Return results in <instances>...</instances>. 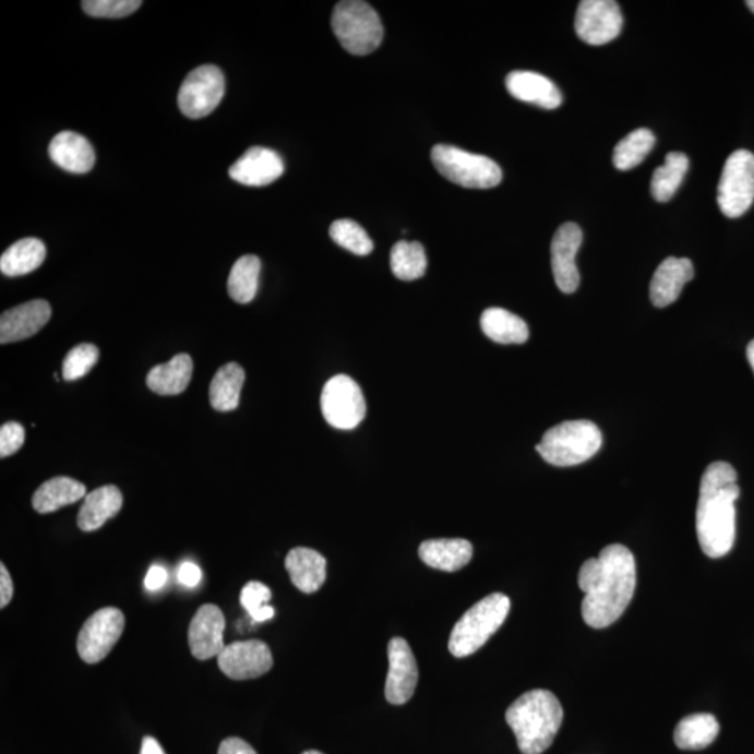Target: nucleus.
Masks as SVG:
<instances>
[{
	"mask_svg": "<svg viewBox=\"0 0 754 754\" xmlns=\"http://www.w3.org/2000/svg\"><path fill=\"white\" fill-rule=\"evenodd\" d=\"M637 586L636 561L621 543H612L588 559L578 572L584 591L582 613L593 629L611 626L626 611Z\"/></svg>",
	"mask_w": 754,
	"mask_h": 754,
	"instance_id": "obj_1",
	"label": "nucleus"
},
{
	"mask_svg": "<svg viewBox=\"0 0 754 754\" xmlns=\"http://www.w3.org/2000/svg\"><path fill=\"white\" fill-rule=\"evenodd\" d=\"M739 494L738 474L731 464L717 462L707 467L698 494L696 531L708 558L728 555L735 543Z\"/></svg>",
	"mask_w": 754,
	"mask_h": 754,
	"instance_id": "obj_2",
	"label": "nucleus"
},
{
	"mask_svg": "<svg viewBox=\"0 0 754 754\" xmlns=\"http://www.w3.org/2000/svg\"><path fill=\"white\" fill-rule=\"evenodd\" d=\"M506 721L523 754H541L555 741L563 708L555 694L536 689L524 693L507 708Z\"/></svg>",
	"mask_w": 754,
	"mask_h": 754,
	"instance_id": "obj_3",
	"label": "nucleus"
},
{
	"mask_svg": "<svg viewBox=\"0 0 754 754\" xmlns=\"http://www.w3.org/2000/svg\"><path fill=\"white\" fill-rule=\"evenodd\" d=\"M511 606V599L501 593L481 599L454 624L448 650L456 658L477 653L502 627Z\"/></svg>",
	"mask_w": 754,
	"mask_h": 754,
	"instance_id": "obj_4",
	"label": "nucleus"
},
{
	"mask_svg": "<svg viewBox=\"0 0 754 754\" xmlns=\"http://www.w3.org/2000/svg\"><path fill=\"white\" fill-rule=\"evenodd\" d=\"M601 446L602 433L596 423L581 419L549 429L536 448L552 466L573 467L596 456Z\"/></svg>",
	"mask_w": 754,
	"mask_h": 754,
	"instance_id": "obj_5",
	"label": "nucleus"
},
{
	"mask_svg": "<svg viewBox=\"0 0 754 754\" xmlns=\"http://www.w3.org/2000/svg\"><path fill=\"white\" fill-rule=\"evenodd\" d=\"M332 27L344 49L357 57L376 51L383 41L381 17L371 4L361 0L338 2L334 8Z\"/></svg>",
	"mask_w": 754,
	"mask_h": 754,
	"instance_id": "obj_6",
	"label": "nucleus"
},
{
	"mask_svg": "<svg viewBox=\"0 0 754 754\" xmlns=\"http://www.w3.org/2000/svg\"><path fill=\"white\" fill-rule=\"evenodd\" d=\"M434 168L448 181L468 189H491L502 182L501 167L493 159L438 144L431 153Z\"/></svg>",
	"mask_w": 754,
	"mask_h": 754,
	"instance_id": "obj_7",
	"label": "nucleus"
},
{
	"mask_svg": "<svg viewBox=\"0 0 754 754\" xmlns=\"http://www.w3.org/2000/svg\"><path fill=\"white\" fill-rule=\"evenodd\" d=\"M718 206L723 216H743L754 202V154L738 149L723 165L721 181L718 184Z\"/></svg>",
	"mask_w": 754,
	"mask_h": 754,
	"instance_id": "obj_8",
	"label": "nucleus"
},
{
	"mask_svg": "<svg viewBox=\"0 0 754 754\" xmlns=\"http://www.w3.org/2000/svg\"><path fill=\"white\" fill-rule=\"evenodd\" d=\"M321 406L330 427L351 431L367 417V402L361 387L347 374H337L324 384Z\"/></svg>",
	"mask_w": 754,
	"mask_h": 754,
	"instance_id": "obj_9",
	"label": "nucleus"
},
{
	"mask_svg": "<svg viewBox=\"0 0 754 754\" xmlns=\"http://www.w3.org/2000/svg\"><path fill=\"white\" fill-rule=\"evenodd\" d=\"M226 93V77L222 69L204 64L194 69L183 80L178 94V105L184 117L200 119L207 117L222 103Z\"/></svg>",
	"mask_w": 754,
	"mask_h": 754,
	"instance_id": "obj_10",
	"label": "nucleus"
},
{
	"mask_svg": "<svg viewBox=\"0 0 754 754\" xmlns=\"http://www.w3.org/2000/svg\"><path fill=\"white\" fill-rule=\"evenodd\" d=\"M123 629L124 617L119 609L104 608L93 613L79 633L80 658L87 663L103 661L121 638Z\"/></svg>",
	"mask_w": 754,
	"mask_h": 754,
	"instance_id": "obj_11",
	"label": "nucleus"
},
{
	"mask_svg": "<svg viewBox=\"0 0 754 754\" xmlns=\"http://www.w3.org/2000/svg\"><path fill=\"white\" fill-rule=\"evenodd\" d=\"M623 16L613 0H583L576 13V33L584 43L606 45L619 37Z\"/></svg>",
	"mask_w": 754,
	"mask_h": 754,
	"instance_id": "obj_12",
	"label": "nucleus"
},
{
	"mask_svg": "<svg viewBox=\"0 0 754 754\" xmlns=\"http://www.w3.org/2000/svg\"><path fill=\"white\" fill-rule=\"evenodd\" d=\"M224 675L234 681L263 677L273 668V654L261 641L235 642L217 657Z\"/></svg>",
	"mask_w": 754,
	"mask_h": 754,
	"instance_id": "obj_13",
	"label": "nucleus"
},
{
	"mask_svg": "<svg viewBox=\"0 0 754 754\" xmlns=\"http://www.w3.org/2000/svg\"><path fill=\"white\" fill-rule=\"evenodd\" d=\"M418 666L409 644L402 637H394L388 643V675L384 694L388 703L403 706L416 693L418 685Z\"/></svg>",
	"mask_w": 754,
	"mask_h": 754,
	"instance_id": "obj_14",
	"label": "nucleus"
},
{
	"mask_svg": "<svg viewBox=\"0 0 754 754\" xmlns=\"http://www.w3.org/2000/svg\"><path fill=\"white\" fill-rule=\"evenodd\" d=\"M583 243L581 227L574 223L563 224L555 232L551 244L553 278L564 294H573L581 286L576 256Z\"/></svg>",
	"mask_w": 754,
	"mask_h": 754,
	"instance_id": "obj_15",
	"label": "nucleus"
},
{
	"mask_svg": "<svg viewBox=\"0 0 754 754\" xmlns=\"http://www.w3.org/2000/svg\"><path fill=\"white\" fill-rule=\"evenodd\" d=\"M224 629H226V618L222 609L213 603L200 607L189 624L188 641L192 656L200 661L218 657L226 648Z\"/></svg>",
	"mask_w": 754,
	"mask_h": 754,
	"instance_id": "obj_16",
	"label": "nucleus"
},
{
	"mask_svg": "<svg viewBox=\"0 0 754 754\" xmlns=\"http://www.w3.org/2000/svg\"><path fill=\"white\" fill-rule=\"evenodd\" d=\"M282 156L274 149L252 147L229 168V177L244 187H267L284 173Z\"/></svg>",
	"mask_w": 754,
	"mask_h": 754,
	"instance_id": "obj_17",
	"label": "nucleus"
},
{
	"mask_svg": "<svg viewBox=\"0 0 754 754\" xmlns=\"http://www.w3.org/2000/svg\"><path fill=\"white\" fill-rule=\"evenodd\" d=\"M51 304L44 299L9 309L0 318V344L19 343L35 336L51 321Z\"/></svg>",
	"mask_w": 754,
	"mask_h": 754,
	"instance_id": "obj_18",
	"label": "nucleus"
},
{
	"mask_svg": "<svg viewBox=\"0 0 754 754\" xmlns=\"http://www.w3.org/2000/svg\"><path fill=\"white\" fill-rule=\"evenodd\" d=\"M694 277L693 263L685 258H668L659 264L650 286L654 307L667 308L681 297L683 287Z\"/></svg>",
	"mask_w": 754,
	"mask_h": 754,
	"instance_id": "obj_19",
	"label": "nucleus"
},
{
	"mask_svg": "<svg viewBox=\"0 0 754 754\" xmlns=\"http://www.w3.org/2000/svg\"><path fill=\"white\" fill-rule=\"evenodd\" d=\"M506 88L512 97L546 109H556L563 101L556 84L536 72H512L506 77Z\"/></svg>",
	"mask_w": 754,
	"mask_h": 754,
	"instance_id": "obj_20",
	"label": "nucleus"
},
{
	"mask_svg": "<svg viewBox=\"0 0 754 754\" xmlns=\"http://www.w3.org/2000/svg\"><path fill=\"white\" fill-rule=\"evenodd\" d=\"M52 161L72 173H87L96 164V152L86 137L74 132H61L49 144Z\"/></svg>",
	"mask_w": 754,
	"mask_h": 754,
	"instance_id": "obj_21",
	"label": "nucleus"
},
{
	"mask_svg": "<svg viewBox=\"0 0 754 754\" xmlns=\"http://www.w3.org/2000/svg\"><path fill=\"white\" fill-rule=\"evenodd\" d=\"M286 569L294 586L304 594L321 590L327 576V562L311 548H294L286 558Z\"/></svg>",
	"mask_w": 754,
	"mask_h": 754,
	"instance_id": "obj_22",
	"label": "nucleus"
},
{
	"mask_svg": "<svg viewBox=\"0 0 754 754\" xmlns=\"http://www.w3.org/2000/svg\"><path fill=\"white\" fill-rule=\"evenodd\" d=\"M472 546L467 539H429L419 547V558L429 567L442 572H458L472 559Z\"/></svg>",
	"mask_w": 754,
	"mask_h": 754,
	"instance_id": "obj_23",
	"label": "nucleus"
},
{
	"mask_svg": "<svg viewBox=\"0 0 754 754\" xmlns=\"http://www.w3.org/2000/svg\"><path fill=\"white\" fill-rule=\"evenodd\" d=\"M123 498L117 487L107 486L96 489L84 498L77 516V526L84 532L96 531L105 523L121 512Z\"/></svg>",
	"mask_w": 754,
	"mask_h": 754,
	"instance_id": "obj_24",
	"label": "nucleus"
},
{
	"mask_svg": "<svg viewBox=\"0 0 754 754\" xmlns=\"http://www.w3.org/2000/svg\"><path fill=\"white\" fill-rule=\"evenodd\" d=\"M193 361L188 354H179L167 363L157 364L149 371L147 386L159 396H177L187 391L192 381Z\"/></svg>",
	"mask_w": 754,
	"mask_h": 754,
	"instance_id": "obj_25",
	"label": "nucleus"
},
{
	"mask_svg": "<svg viewBox=\"0 0 754 754\" xmlns=\"http://www.w3.org/2000/svg\"><path fill=\"white\" fill-rule=\"evenodd\" d=\"M86 486L76 479L57 477L49 479L37 489L33 496L34 511L39 514H48L59 511L69 504L87 496Z\"/></svg>",
	"mask_w": 754,
	"mask_h": 754,
	"instance_id": "obj_26",
	"label": "nucleus"
},
{
	"mask_svg": "<svg viewBox=\"0 0 754 754\" xmlns=\"http://www.w3.org/2000/svg\"><path fill=\"white\" fill-rule=\"evenodd\" d=\"M47 258V248L37 238L20 239L0 258V270L4 276L19 277L41 267Z\"/></svg>",
	"mask_w": 754,
	"mask_h": 754,
	"instance_id": "obj_27",
	"label": "nucleus"
},
{
	"mask_svg": "<svg viewBox=\"0 0 754 754\" xmlns=\"http://www.w3.org/2000/svg\"><path fill=\"white\" fill-rule=\"evenodd\" d=\"M483 334L499 344H524L529 337L527 323L503 308H489L481 316Z\"/></svg>",
	"mask_w": 754,
	"mask_h": 754,
	"instance_id": "obj_28",
	"label": "nucleus"
},
{
	"mask_svg": "<svg viewBox=\"0 0 754 754\" xmlns=\"http://www.w3.org/2000/svg\"><path fill=\"white\" fill-rule=\"evenodd\" d=\"M720 733V723L711 714H692L678 723L673 739L683 751H702L710 746Z\"/></svg>",
	"mask_w": 754,
	"mask_h": 754,
	"instance_id": "obj_29",
	"label": "nucleus"
},
{
	"mask_svg": "<svg viewBox=\"0 0 754 754\" xmlns=\"http://www.w3.org/2000/svg\"><path fill=\"white\" fill-rule=\"evenodd\" d=\"M244 371L241 364L231 362L218 369L210 384V404L222 412L234 411L241 402Z\"/></svg>",
	"mask_w": 754,
	"mask_h": 754,
	"instance_id": "obj_30",
	"label": "nucleus"
},
{
	"mask_svg": "<svg viewBox=\"0 0 754 754\" xmlns=\"http://www.w3.org/2000/svg\"><path fill=\"white\" fill-rule=\"evenodd\" d=\"M261 270V259L253 256V254L238 259L228 277V294L235 302L249 303L253 301L258 294Z\"/></svg>",
	"mask_w": 754,
	"mask_h": 754,
	"instance_id": "obj_31",
	"label": "nucleus"
},
{
	"mask_svg": "<svg viewBox=\"0 0 754 754\" xmlns=\"http://www.w3.org/2000/svg\"><path fill=\"white\" fill-rule=\"evenodd\" d=\"M689 158L683 153H669L666 164L654 171L651 179L653 198L659 203H667L681 188L683 178L687 173Z\"/></svg>",
	"mask_w": 754,
	"mask_h": 754,
	"instance_id": "obj_32",
	"label": "nucleus"
},
{
	"mask_svg": "<svg viewBox=\"0 0 754 754\" xmlns=\"http://www.w3.org/2000/svg\"><path fill=\"white\" fill-rule=\"evenodd\" d=\"M391 267L394 276L403 282L423 277L428 267L426 249L419 242H397L392 249Z\"/></svg>",
	"mask_w": 754,
	"mask_h": 754,
	"instance_id": "obj_33",
	"label": "nucleus"
},
{
	"mask_svg": "<svg viewBox=\"0 0 754 754\" xmlns=\"http://www.w3.org/2000/svg\"><path fill=\"white\" fill-rule=\"evenodd\" d=\"M656 146V136L648 129H636L622 139L613 149V165L619 171H631L650 154Z\"/></svg>",
	"mask_w": 754,
	"mask_h": 754,
	"instance_id": "obj_34",
	"label": "nucleus"
},
{
	"mask_svg": "<svg viewBox=\"0 0 754 754\" xmlns=\"http://www.w3.org/2000/svg\"><path fill=\"white\" fill-rule=\"evenodd\" d=\"M330 237L333 241L348 252L357 256H368L372 253L374 244L368 232L352 219H337L330 227Z\"/></svg>",
	"mask_w": 754,
	"mask_h": 754,
	"instance_id": "obj_35",
	"label": "nucleus"
},
{
	"mask_svg": "<svg viewBox=\"0 0 754 754\" xmlns=\"http://www.w3.org/2000/svg\"><path fill=\"white\" fill-rule=\"evenodd\" d=\"M270 599H272V591L259 582L248 583L241 593V606L256 623L270 621L276 615L274 608L268 606Z\"/></svg>",
	"mask_w": 754,
	"mask_h": 754,
	"instance_id": "obj_36",
	"label": "nucleus"
},
{
	"mask_svg": "<svg viewBox=\"0 0 754 754\" xmlns=\"http://www.w3.org/2000/svg\"><path fill=\"white\" fill-rule=\"evenodd\" d=\"M99 351L93 344H80L74 347L64 358L62 367V376L64 381H77L86 376L98 362Z\"/></svg>",
	"mask_w": 754,
	"mask_h": 754,
	"instance_id": "obj_37",
	"label": "nucleus"
},
{
	"mask_svg": "<svg viewBox=\"0 0 754 754\" xmlns=\"http://www.w3.org/2000/svg\"><path fill=\"white\" fill-rule=\"evenodd\" d=\"M142 4L140 0H84L82 9L92 17L122 19L131 16Z\"/></svg>",
	"mask_w": 754,
	"mask_h": 754,
	"instance_id": "obj_38",
	"label": "nucleus"
},
{
	"mask_svg": "<svg viewBox=\"0 0 754 754\" xmlns=\"http://www.w3.org/2000/svg\"><path fill=\"white\" fill-rule=\"evenodd\" d=\"M26 431L17 422H8L0 428V457L12 456L22 448Z\"/></svg>",
	"mask_w": 754,
	"mask_h": 754,
	"instance_id": "obj_39",
	"label": "nucleus"
},
{
	"mask_svg": "<svg viewBox=\"0 0 754 754\" xmlns=\"http://www.w3.org/2000/svg\"><path fill=\"white\" fill-rule=\"evenodd\" d=\"M218 754H258L254 749L241 738L224 739L219 745Z\"/></svg>",
	"mask_w": 754,
	"mask_h": 754,
	"instance_id": "obj_40",
	"label": "nucleus"
},
{
	"mask_svg": "<svg viewBox=\"0 0 754 754\" xmlns=\"http://www.w3.org/2000/svg\"><path fill=\"white\" fill-rule=\"evenodd\" d=\"M14 593L12 577L4 564H0V608H7Z\"/></svg>",
	"mask_w": 754,
	"mask_h": 754,
	"instance_id": "obj_41",
	"label": "nucleus"
},
{
	"mask_svg": "<svg viewBox=\"0 0 754 754\" xmlns=\"http://www.w3.org/2000/svg\"><path fill=\"white\" fill-rule=\"evenodd\" d=\"M179 582L187 587H196L200 581H202V572L196 566V564L191 562H184L178 572Z\"/></svg>",
	"mask_w": 754,
	"mask_h": 754,
	"instance_id": "obj_42",
	"label": "nucleus"
},
{
	"mask_svg": "<svg viewBox=\"0 0 754 754\" xmlns=\"http://www.w3.org/2000/svg\"><path fill=\"white\" fill-rule=\"evenodd\" d=\"M167 577L168 574L165 572V569L161 566H153L149 569L144 584H146L147 590L157 591L167 583Z\"/></svg>",
	"mask_w": 754,
	"mask_h": 754,
	"instance_id": "obj_43",
	"label": "nucleus"
},
{
	"mask_svg": "<svg viewBox=\"0 0 754 754\" xmlns=\"http://www.w3.org/2000/svg\"><path fill=\"white\" fill-rule=\"evenodd\" d=\"M140 754H165L164 749L159 745L157 739L146 737L142 742V751Z\"/></svg>",
	"mask_w": 754,
	"mask_h": 754,
	"instance_id": "obj_44",
	"label": "nucleus"
},
{
	"mask_svg": "<svg viewBox=\"0 0 754 754\" xmlns=\"http://www.w3.org/2000/svg\"><path fill=\"white\" fill-rule=\"evenodd\" d=\"M746 354H747V361H749V363H751V367H752L753 372H754V339H753V342L749 343Z\"/></svg>",
	"mask_w": 754,
	"mask_h": 754,
	"instance_id": "obj_45",
	"label": "nucleus"
},
{
	"mask_svg": "<svg viewBox=\"0 0 754 754\" xmlns=\"http://www.w3.org/2000/svg\"><path fill=\"white\" fill-rule=\"evenodd\" d=\"M746 4H747V8L751 9L752 12L754 13V0H749V2Z\"/></svg>",
	"mask_w": 754,
	"mask_h": 754,
	"instance_id": "obj_46",
	"label": "nucleus"
},
{
	"mask_svg": "<svg viewBox=\"0 0 754 754\" xmlns=\"http://www.w3.org/2000/svg\"><path fill=\"white\" fill-rule=\"evenodd\" d=\"M302 754H323V753L318 752V751H308V752H303Z\"/></svg>",
	"mask_w": 754,
	"mask_h": 754,
	"instance_id": "obj_47",
	"label": "nucleus"
}]
</instances>
